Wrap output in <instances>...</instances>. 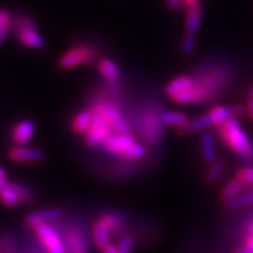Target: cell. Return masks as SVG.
Returning a JSON list of instances; mask_svg holds the SVG:
<instances>
[{
  "label": "cell",
  "instance_id": "1",
  "mask_svg": "<svg viewBox=\"0 0 253 253\" xmlns=\"http://www.w3.org/2000/svg\"><path fill=\"white\" fill-rule=\"evenodd\" d=\"M216 134L221 143L242 160H253V143L240 126L238 118H231L216 126Z\"/></svg>",
  "mask_w": 253,
  "mask_h": 253
},
{
  "label": "cell",
  "instance_id": "2",
  "mask_svg": "<svg viewBox=\"0 0 253 253\" xmlns=\"http://www.w3.org/2000/svg\"><path fill=\"white\" fill-rule=\"evenodd\" d=\"M113 126H110L108 120L104 118L102 112L99 107L94 106L91 108V122L89 128H88L86 135V143L89 147H99L102 145L104 141L114 134Z\"/></svg>",
  "mask_w": 253,
  "mask_h": 253
},
{
  "label": "cell",
  "instance_id": "3",
  "mask_svg": "<svg viewBox=\"0 0 253 253\" xmlns=\"http://www.w3.org/2000/svg\"><path fill=\"white\" fill-rule=\"evenodd\" d=\"M95 56L94 50L87 46H77L63 53L59 59V68L62 71H68L81 65H86L93 61Z\"/></svg>",
  "mask_w": 253,
  "mask_h": 253
},
{
  "label": "cell",
  "instance_id": "4",
  "mask_svg": "<svg viewBox=\"0 0 253 253\" xmlns=\"http://www.w3.org/2000/svg\"><path fill=\"white\" fill-rule=\"evenodd\" d=\"M33 230L48 253H66V248L61 237L52 226L48 225V223L33 226Z\"/></svg>",
  "mask_w": 253,
  "mask_h": 253
},
{
  "label": "cell",
  "instance_id": "5",
  "mask_svg": "<svg viewBox=\"0 0 253 253\" xmlns=\"http://www.w3.org/2000/svg\"><path fill=\"white\" fill-rule=\"evenodd\" d=\"M17 38L21 46L27 47V48L41 49L46 46V41L41 36L40 32L37 30L33 23L25 20L18 28Z\"/></svg>",
  "mask_w": 253,
  "mask_h": 253
},
{
  "label": "cell",
  "instance_id": "6",
  "mask_svg": "<svg viewBox=\"0 0 253 253\" xmlns=\"http://www.w3.org/2000/svg\"><path fill=\"white\" fill-rule=\"evenodd\" d=\"M143 132L144 137L148 142L156 144L161 141L163 135V123L161 121L160 115L155 114L154 112H148L143 116Z\"/></svg>",
  "mask_w": 253,
  "mask_h": 253
},
{
  "label": "cell",
  "instance_id": "7",
  "mask_svg": "<svg viewBox=\"0 0 253 253\" xmlns=\"http://www.w3.org/2000/svg\"><path fill=\"white\" fill-rule=\"evenodd\" d=\"M135 138L132 137L130 134H119V132H114V134L110 135L109 137L104 141V143L102 145L107 153L120 156L123 151L128 149V148L130 147L132 143H135Z\"/></svg>",
  "mask_w": 253,
  "mask_h": 253
},
{
  "label": "cell",
  "instance_id": "8",
  "mask_svg": "<svg viewBox=\"0 0 253 253\" xmlns=\"http://www.w3.org/2000/svg\"><path fill=\"white\" fill-rule=\"evenodd\" d=\"M96 106L99 107V109L102 112L104 118L108 120L110 126H113L114 131L119 132V134H129L130 126H129L126 120L122 118L121 114L118 112V109L114 108L113 106L104 103H99L96 104Z\"/></svg>",
  "mask_w": 253,
  "mask_h": 253
},
{
  "label": "cell",
  "instance_id": "9",
  "mask_svg": "<svg viewBox=\"0 0 253 253\" xmlns=\"http://www.w3.org/2000/svg\"><path fill=\"white\" fill-rule=\"evenodd\" d=\"M9 158L14 162L28 163V162H40L45 157L42 150L36 149V148H27L24 145H17L12 148L8 154Z\"/></svg>",
  "mask_w": 253,
  "mask_h": 253
},
{
  "label": "cell",
  "instance_id": "10",
  "mask_svg": "<svg viewBox=\"0 0 253 253\" xmlns=\"http://www.w3.org/2000/svg\"><path fill=\"white\" fill-rule=\"evenodd\" d=\"M62 210L60 209H45V210L34 211L28 213L25 218V223L31 227L39 225V224H46L50 221H55L62 217Z\"/></svg>",
  "mask_w": 253,
  "mask_h": 253
},
{
  "label": "cell",
  "instance_id": "11",
  "mask_svg": "<svg viewBox=\"0 0 253 253\" xmlns=\"http://www.w3.org/2000/svg\"><path fill=\"white\" fill-rule=\"evenodd\" d=\"M199 145H201V155L204 163L210 166L217 160V149L214 143V136L210 131H203L199 137Z\"/></svg>",
  "mask_w": 253,
  "mask_h": 253
},
{
  "label": "cell",
  "instance_id": "12",
  "mask_svg": "<svg viewBox=\"0 0 253 253\" xmlns=\"http://www.w3.org/2000/svg\"><path fill=\"white\" fill-rule=\"evenodd\" d=\"M36 132V123L32 120H24L15 125L12 131V138L17 145H25L28 143Z\"/></svg>",
  "mask_w": 253,
  "mask_h": 253
},
{
  "label": "cell",
  "instance_id": "13",
  "mask_svg": "<svg viewBox=\"0 0 253 253\" xmlns=\"http://www.w3.org/2000/svg\"><path fill=\"white\" fill-rule=\"evenodd\" d=\"M214 126V123L212 121V118L209 113L204 114V115L198 116L197 119L189 121L188 125H185L182 128L177 129V134L182 136H188L191 134H196V132L207 130V129Z\"/></svg>",
  "mask_w": 253,
  "mask_h": 253
},
{
  "label": "cell",
  "instance_id": "14",
  "mask_svg": "<svg viewBox=\"0 0 253 253\" xmlns=\"http://www.w3.org/2000/svg\"><path fill=\"white\" fill-rule=\"evenodd\" d=\"M194 78H191L190 75H181V77H177L175 79H172L170 82H168L166 88H164V93H166L167 96H169L170 99H172L176 95L190 89V88L194 86Z\"/></svg>",
  "mask_w": 253,
  "mask_h": 253
},
{
  "label": "cell",
  "instance_id": "15",
  "mask_svg": "<svg viewBox=\"0 0 253 253\" xmlns=\"http://www.w3.org/2000/svg\"><path fill=\"white\" fill-rule=\"evenodd\" d=\"M246 183H244L242 179L238 178V177H235L231 181L226 183V185L224 186L223 190L220 191L219 199L223 204L227 203V202L235 199L237 196H239L243 191L245 190Z\"/></svg>",
  "mask_w": 253,
  "mask_h": 253
},
{
  "label": "cell",
  "instance_id": "16",
  "mask_svg": "<svg viewBox=\"0 0 253 253\" xmlns=\"http://www.w3.org/2000/svg\"><path fill=\"white\" fill-rule=\"evenodd\" d=\"M202 18H203V7L199 4L194 7L186 9L185 15V31L186 33L196 34L201 27Z\"/></svg>",
  "mask_w": 253,
  "mask_h": 253
},
{
  "label": "cell",
  "instance_id": "17",
  "mask_svg": "<svg viewBox=\"0 0 253 253\" xmlns=\"http://www.w3.org/2000/svg\"><path fill=\"white\" fill-rule=\"evenodd\" d=\"M66 248L69 253H88V244L84 236L78 231H72L66 237Z\"/></svg>",
  "mask_w": 253,
  "mask_h": 253
},
{
  "label": "cell",
  "instance_id": "18",
  "mask_svg": "<svg viewBox=\"0 0 253 253\" xmlns=\"http://www.w3.org/2000/svg\"><path fill=\"white\" fill-rule=\"evenodd\" d=\"M226 169V161L223 157L217 158L213 163L210 164L207 173L204 176V181L208 185H213L218 182V179L223 176Z\"/></svg>",
  "mask_w": 253,
  "mask_h": 253
},
{
  "label": "cell",
  "instance_id": "19",
  "mask_svg": "<svg viewBox=\"0 0 253 253\" xmlns=\"http://www.w3.org/2000/svg\"><path fill=\"white\" fill-rule=\"evenodd\" d=\"M160 118L164 126H175L177 129L188 125L190 121L189 116L181 112H168V110H164V112L160 114Z\"/></svg>",
  "mask_w": 253,
  "mask_h": 253
},
{
  "label": "cell",
  "instance_id": "20",
  "mask_svg": "<svg viewBox=\"0 0 253 253\" xmlns=\"http://www.w3.org/2000/svg\"><path fill=\"white\" fill-rule=\"evenodd\" d=\"M99 69L102 77L106 79L110 84H115L118 82L120 78V71L118 65L113 61L112 59L103 58L99 62Z\"/></svg>",
  "mask_w": 253,
  "mask_h": 253
},
{
  "label": "cell",
  "instance_id": "21",
  "mask_svg": "<svg viewBox=\"0 0 253 253\" xmlns=\"http://www.w3.org/2000/svg\"><path fill=\"white\" fill-rule=\"evenodd\" d=\"M93 238L96 248L103 250L110 244V231L100 219L93 226Z\"/></svg>",
  "mask_w": 253,
  "mask_h": 253
},
{
  "label": "cell",
  "instance_id": "22",
  "mask_svg": "<svg viewBox=\"0 0 253 253\" xmlns=\"http://www.w3.org/2000/svg\"><path fill=\"white\" fill-rule=\"evenodd\" d=\"M91 122V109L81 110L77 114L72 122V129L75 134L84 135L89 128Z\"/></svg>",
  "mask_w": 253,
  "mask_h": 253
},
{
  "label": "cell",
  "instance_id": "23",
  "mask_svg": "<svg viewBox=\"0 0 253 253\" xmlns=\"http://www.w3.org/2000/svg\"><path fill=\"white\" fill-rule=\"evenodd\" d=\"M248 207H253V189L249 190V191L242 192L235 199L224 204V209L226 211H236Z\"/></svg>",
  "mask_w": 253,
  "mask_h": 253
},
{
  "label": "cell",
  "instance_id": "24",
  "mask_svg": "<svg viewBox=\"0 0 253 253\" xmlns=\"http://www.w3.org/2000/svg\"><path fill=\"white\" fill-rule=\"evenodd\" d=\"M209 114L212 118V121L214 123V128L218 126H220L221 123H224L231 118H235L233 116L232 107L231 106H214L212 109L209 112Z\"/></svg>",
  "mask_w": 253,
  "mask_h": 253
},
{
  "label": "cell",
  "instance_id": "25",
  "mask_svg": "<svg viewBox=\"0 0 253 253\" xmlns=\"http://www.w3.org/2000/svg\"><path fill=\"white\" fill-rule=\"evenodd\" d=\"M0 201H1V203L7 208L18 207L19 203L21 202L19 195L11 188L9 182L7 183V185H6L5 188L0 190Z\"/></svg>",
  "mask_w": 253,
  "mask_h": 253
},
{
  "label": "cell",
  "instance_id": "26",
  "mask_svg": "<svg viewBox=\"0 0 253 253\" xmlns=\"http://www.w3.org/2000/svg\"><path fill=\"white\" fill-rule=\"evenodd\" d=\"M147 155V149L144 148V145H142L137 142L132 143L128 149H126L123 153L120 155V157L122 160L126 161H134V160H141Z\"/></svg>",
  "mask_w": 253,
  "mask_h": 253
},
{
  "label": "cell",
  "instance_id": "27",
  "mask_svg": "<svg viewBox=\"0 0 253 253\" xmlns=\"http://www.w3.org/2000/svg\"><path fill=\"white\" fill-rule=\"evenodd\" d=\"M196 47V38L195 34L186 33L184 38H183L182 43H181V52L183 55L189 56L194 53Z\"/></svg>",
  "mask_w": 253,
  "mask_h": 253
},
{
  "label": "cell",
  "instance_id": "28",
  "mask_svg": "<svg viewBox=\"0 0 253 253\" xmlns=\"http://www.w3.org/2000/svg\"><path fill=\"white\" fill-rule=\"evenodd\" d=\"M100 220L108 227L109 231H115L121 227V219L118 216H114V214H104L100 218Z\"/></svg>",
  "mask_w": 253,
  "mask_h": 253
},
{
  "label": "cell",
  "instance_id": "29",
  "mask_svg": "<svg viewBox=\"0 0 253 253\" xmlns=\"http://www.w3.org/2000/svg\"><path fill=\"white\" fill-rule=\"evenodd\" d=\"M244 243L246 246L253 250V216L248 218L244 226Z\"/></svg>",
  "mask_w": 253,
  "mask_h": 253
},
{
  "label": "cell",
  "instance_id": "30",
  "mask_svg": "<svg viewBox=\"0 0 253 253\" xmlns=\"http://www.w3.org/2000/svg\"><path fill=\"white\" fill-rule=\"evenodd\" d=\"M9 185H11V188L13 189L14 191L19 195V197H20L21 202H25V203H27V202L30 201L32 195H31V191L28 190V188H26V186H24L21 184H18V183H9Z\"/></svg>",
  "mask_w": 253,
  "mask_h": 253
},
{
  "label": "cell",
  "instance_id": "31",
  "mask_svg": "<svg viewBox=\"0 0 253 253\" xmlns=\"http://www.w3.org/2000/svg\"><path fill=\"white\" fill-rule=\"evenodd\" d=\"M237 177L249 185H253V168L244 167L237 171Z\"/></svg>",
  "mask_w": 253,
  "mask_h": 253
},
{
  "label": "cell",
  "instance_id": "32",
  "mask_svg": "<svg viewBox=\"0 0 253 253\" xmlns=\"http://www.w3.org/2000/svg\"><path fill=\"white\" fill-rule=\"evenodd\" d=\"M118 248L120 250V252H122V253H130L131 252V249H132V239H131V237H129V236L122 237L121 240H120Z\"/></svg>",
  "mask_w": 253,
  "mask_h": 253
},
{
  "label": "cell",
  "instance_id": "33",
  "mask_svg": "<svg viewBox=\"0 0 253 253\" xmlns=\"http://www.w3.org/2000/svg\"><path fill=\"white\" fill-rule=\"evenodd\" d=\"M9 28H11V23L2 24L1 26H0V46L4 43L6 38H7L8 33H9Z\"/></svg>",
  "mask_w": 253,
  "mask_h": 253
},
{
  "label": "cell",
  "instance_id": "34",
  "mask_svg": "<svg viewBox=\"0 0 253 253\" xmlns=\"http://www.w3.org/2000/svg\"><path fill=\"white\" fill-rule=\"evenodd\" d=\"M6 23H11V15L6 9H0V26Z\"/></svg>",
  "mask_w": 253,
  "mask_h": 253
},
{
  "label": "cell",
  "instance_id": "35",
  "mask_svg": "<svg viewBox=\"0 0 253 253\" xmlns=\"http://www.w3.org/2000/svg\"><path fill=\"white\" fill-rule=\"evenodd\" d=\"M246 115L248 118L253 121V97H249L248 104H246Z\"/></svg>",
  "mask_w": 253,
  "mask_h": 253
},
{
  "label": "cell",
  "instance_id": "36",
  "mask_svg": "<svg viewBox=\"0 0 253 253\" xmlns=\"http://www.w3.org/2000/svg\"><path fill=\"white\" fill-rule=\"evenodd\" d=\"M182 5L185 9H188L199 5V0H182Z\"/></svg>",
  "mask_w": 253,
  "mask_h": 253
},
{
  "label": "cell",
  "instance_id": "37",
  "mask_svg": "<svg viewBox=\"0 0 253 253\" xmlns=\"http://www.w3.org/2000/svg\"><path fill=\"white\" fill-rule=\"evenodd\" d=\"M166 4L169 8L176 9L179 5L182 4V0H166Z\"/></svg>",
  "mask_w": 253,
  "mask_h": 253
},
{
  "label": "cell",
  "instance_id": "38",
  "mask_svg": "<svg viewBox=\"0 0 253 253\" xmlns=\"http://www.w3.org/2000/svg\"><path fill=\"white\" fill-rule=\"evenodd\" d=\"M102 253H120V250L118 246L113 245V244H108L102 250Z\"/></svg>",
  "mask_w": 253,
  "mask_h": 253
},
{
  "label": "cell",
  "instance_id": "39",
  "mask_svg": "<svg viewBox=\"0 0 253 253\" xmlns=\"http://www.w3.org/2000/svg\"><path fill=\"white\" fill-rule=\"evenodd\" d=\"M233 253H253V250L250 249L249 246H246L243 244L242 246H239V248H237Z\"/></svg>",
  "mask_w": 253,
  "mask_h": 253
},
{
  "label": "cell",
  "instance_id": "40",
  "mask_svg": "<svg viewBox=\"0 0 253 253\" xmlns=\"http://www.w3.org/2000/svg\"><path fill=\"white\" fill-rule=\"evenodd\" d=\"M0 181H7V173L1 167H0Z\"/></svg>",
  "mask_w": 253,
  "mask_h": 253
},
{
  "label": "cell",
  "instance_id": "41",
  "mask_svg": "<svg viewBox=\"0 0 253 253\" xmlns=\"http://www.w3.org/2000/svg\"><path fill=\"white\" fill-rule=\"evenodd\" d=\"M7 181H0V190H1L2 188H5L6 185H7Z\"/></svg>",
  "mask_w": 253,
  "mask_h": 253
},
{
  "label": "cell",
  "instance_id": "42",
  "mask_svg": "<svg viewBox=\"0 0 253 253\" xmlns=\"http://www.w3.org/2000/svg\"><path fill=\"white\" fill-rule=\"evenodd\" d=\"M249 96L250 97H253V86L250 88V90H249Z\"/></svg>",
  "mask_w": 253,
  "mask_h": 253
},
{
  "label": "cell",
  "instance_id": "43",
  "mask_svg": "<svg viewBox=\"0 0 253 253\" xmlns=\"http://www.w3.org/2000/svg\"><path fill=\"white\" fill-rule=\"evenodd\" d=\"M120 253H122V252H120Z\"/></svg>",
  "mask_w": 253,
  "mask_h": 253
}]
</instances>
